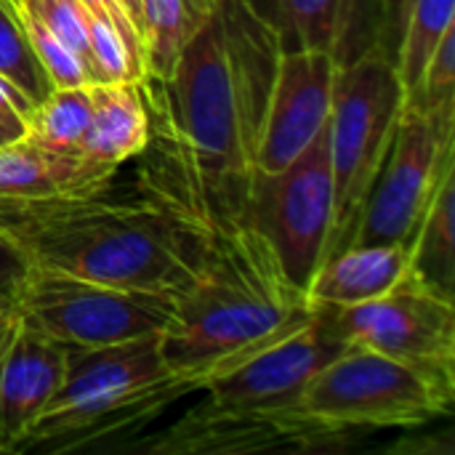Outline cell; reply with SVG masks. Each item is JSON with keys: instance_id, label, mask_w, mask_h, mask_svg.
Returning a JSON list of instances; mask_svg holds the SVG:
<instances>
[{"instance_id": "cell-15", "label": "cell", "mask_w": 455, "mask_h": 455, "mask_svg": "<svg viewBox=\"0 0 455 455\" xmlns=\"http://www.w3.org/2000/svg\"><path fill=\"white\" fill-rule=\"evenodd\" d=\"M69 347L48 336L19 309L0 347V453L19 451L59 389Z\"/></svg>"}, {"instance_id": "cell-21", "label": "cell", "mask_w": 455, "mask_h": 455, "mask_svg": "<svg viewBox=\"0 0 455 455\" xmlns=\"http://www.w3.org/2000/svg\"><path fill=\"white\" fill-rule=\"evenodd\" d=\"M91 123V83L72 88H53L37 107L27 115V136L32 144L61 152L80 155V141Z\"/></svg>"}, {"instance_id": "cell-20", "label": "cell", "mask_w": 455, "mask_h": 455, "mask_svg": "<svg viewBox=\"0 0 455 455\" xmlns=\"http://www.w3.org/2000/svg\"><path fill=\"white\" fill-rule=\"evenodd\" d=\"M213 8L216 0H141L144 77H168L181 51L208 24Z\"/></svg>"}, {"instance_id": "cell-25", "label": "cell", "mask_w": 455, "mask_h": 455, "mask_svg": "<svg viewBox=\"0 0 455 455\" xmlns=\"http://www.w3.org/2000/svg\"><path fill=\"white\" fill-rule=\"evenodd\" d=\"M16 8L32 13L43 27H48L75 56L83 61L88 75V29L91 13L83 8L80 0H21Z\"/></svg>"}, {"instance_id": "cell-7", "label": "cell", "mask_w": 455, "mask_h": 455, "mask_svg": "<svg viewBox=\"0 0 455 455\" xmlns=\"http://www.w3.org/2000/svg\"><path fill=\"white\" fill-rule=\"evenodd\" d=\"M248 221L269 243L288 280L307 293L325 264L333 235V171L328 125L283 171H256Z\"/></svg>"}, {"instance_id": "cell-8", "label": "cell", "mask_w": 455, "mask_h": 455, "mask_svg": "<svg viewBox=\"0 0 455 455\" xmlns=\"http://www.w3.org/2000/svg\"><path fill=\"white\" fill-rule=\"evenodd\" d=\"M179 291L128 288L27 269L21 315L67 347H109L165 333Z\"/></svg>"}, {"instance_id": "cell-22", "label": "cell", "mask_w": 455, "mask_h": 455, "mask_svg": "<svg viewBox=\"0 0 455 455\" xmlns=\"http://www.w3.org/2000/svg\"><path fill=\"white\" fill-rule=\"evenodd\" d=\"M453 27L455 0H413L411 16L395 51V67L405 88V99L416 91L437 45Z\"/></svg>"}, {"instance_id": "cell-4", "label": "cell", "mask_w": 455, "mask_h": 455, "mask_svg": "<svg viewBox=\"0 0 455 455\" xmlns=\"http://www.w3.org/2000/svg\"><path fill=\"white\" fill-rule=\"evenodd\" d=\"M195 392L200 384L168 365L163 333L109 347H69L64 379L19 451L91 448L96 440L141 429Z\"/></svg>"}, {"instance_id": "cell-29", "label": "cell", "mask_w": 455, "mask_h": 455, "mask_svg": "<svg viewBox=\"0 0 455 455\" xmlns=\"http://www.w3.org/2000/svg\"><path fill=\"white\" fill-rule=\"evenodd\" d=\"M379 8H381V43L395 56L405 21L411 16L413 0H379Z\"/></svg>"}, {"instance_id": "cell-19", "label": "cell", "mask_w": 455, "mask_h": 455, "mask_svg": "<svg viewBox=\"0 0 455 455\" xmlns=\"http://www.w3.org/2000/svg\"><path fill=\"white\" fill-rule=\"evenodd\" d=\"M455 163L443 173L411 243L413 275L435 293L453 301L455 285Z\"/></svg>"}, {"instance_id": "cell-10", "label": "cell", "mask_w": 455, "mask_h": 455, "mask_svg": "<svg viewBox=\"0 0 455 455\" xmlns=\"http://www.w3.org/2000/svg\"><path fill=\"white\" fill-rule=\"evenodd\" d=\"M453 163L455 128L403 107L389 155L368 192L349 245H408L443 173Z\"/></svg>"}, {"instance_id": "cell-31", "label": "cell", "mask_w": 455, "mask_h": 455, "mask_svg": "<svg viewBox=\"0 0 455 455\" xmlns=\"http://www.w3.org/2000/svg\"><path fill=\"white\" fill-rule=\"evenodd\" d=\"M0 109H13V112H19V115H29V109H32V101L11 83V80H5L3 75H0Z\"/></svg>"}, {"instance_id": "cell-2", "label": "cell", "mask_w": 455, "mask_h": 455, "mask_svg": "<svg viewBox=\"0 0 455 455\" xmlns=\"http://www.w3.org/2000/svg\"><path fill=\"white\" fill-rule=\"evenodd\" d=\"M115 176L85 192L0 200V237L27 269L181 291L205 245L203 235L139 171L133 181Z\"/></svg>"}, {"instance_id": "cell-33", "label": "cell", "mask_w": 455, "mask_h": 455, "mask_svg": "<svg viewBox=\"0 0 455 455\" xmlns=\"http://www.w3.org/2000/svg\"><path fill=\"white\" fill-rule=\"evenodd\" d=\"M5 3H8V5H13V8H16V5H19V3H21V0H5Z\"/></svg>"}, {"instance_id": "cell-17", "label": "cell", "mask_w": 455, "mask_h": 455, "mask_svg": "<svg viewBox=\"0 0 455 455\" xmlns=\"http://www.w3.org/2000/svg\"><path fill=\"white\" fill-rule=\"evenodd\" d=\"M149 144V109L141 80L91 83V123L80 141V157L123 168Z\"/></svg>"}, {"instance_id": "cell-28", "label": "cell", "mask_w": 455, "mask_h": 455, "mask_svg": "<svg viewBox=\"0 0 455 455\" xmlns=\"http://www.w3.org/2000/svg\"><path fill=\"white\" fill-rule=\"evenodd\" d=\"M24 280H27L24 259L13 251V245H8L0 237V317L21 307Z\"/></svg>"}, {"instance_id": "cell-12", "label": "cell", "mask_w": 455, "mask_h": 455, "mask_svg": "<svg viewBox=\"0 0 455 455\" xmlns=\"http://www.w3.org/2000/svg\"><path fill=\"white\" fill-rule=\"evenodd\" d=\"M349 347L336 331L331 312L315 307L309 320L216 376L203 392L219 405L299 408L312 379Z\"/></svg>"}, {"instance_id": "cell-24", "label": "cell", "mask_w": 455, "mask_h": 455, "mask_svg": "<svg viewBox=\"0 0 455 455\" xmlns=\"http://www.w3.org/2000/svg\"><path fill=\"white\" fill-rule=\"evenodd\" d=\"M405 107L455 128V27L437 45Z\"/></svg>"}, {"instance_id": "cell-6", "label": "cell", "mask_w": 455, "mask_h": 455, "mask_svg": "<svg viewBox=\"0 0 455 455\" xmlns=\"http://www.w3.org/2000/svg\"><path fill=\"white\" fill-rule=\"evenodd\" d=\"M453 397L455 376L352 344L312 379L301 408L341 429L379 432L429 424L451 413Z\"/></svg>"}, {"instance_id": "cell-23", "label": "cell", "mask_w": 455, "mask_h": 455, "mask_svg": "<svg viewBox=\"0 0 455 455\" xmlns=\"http://www.w3.org/2000/svg\"><path fill=\"white\" fill-rule=\"evenodd\" d=\"M0 75L11 80L32 101V107L53 91V83L43 69L16 8L5 0H0Z\"/></svg>"}, {"instance_id": "cell-27", "label": "cell", "mask_w": 455, "mask_h": 455, "mask_svg": "<svg viewBox=\"0 0 455 455\" xmlns=\"http://www.w3.org/2000/svg\"><path fill=\"white\" fill-rule=\"evenodd\" d=\"M80 3H83V8H85L93 19H99L101 24H107V27L125 43V48H128V53H131V59H133V64H136V69H139V77L144 80V75H147V67H144V40H141L139 27H136L133 19L128 16L125 5H123L120 0H80Z\"/></svg>"}, {"instance_id": "cell-1", "label": "cell", "mask_w": 455, "mask_h": 455, "mask_svg": "<svg viewBox=\"0 0 455 455\" xmlns=\"http://www.w3.org/2000/svg\"><path fill=\"white\" fill-rule=\"evenodd\" d=\"M277 56V37L248 0H216L173 72L141 80L149 157L139 173L203 240L248 221Z\"/></svg>"}, {"instance_id": "cell-26", "label": "cell", "mask_w": 455, "mask_h": 455, "mask_svg": "<svg viewBox=\"0 0 455 455\" xmlns=\"http://www.w3.org/2000/svg\"><path fill=\"white\" fill-rule=\"evenodd\" d=\"M19 19H21V27L43 64V69L48 72L53 88H72V85H85L88 83V75H85V67L83 61L75 56V51H69L48 27H43L32 13H27L24 8H16Z\"/></svg>"}, {"instance_id": "cell-30", "label": "cell", "mask_w": 455, "mask_h": 455, "mask_svg": "<svg viewBox=\"0 0 455 455\" xmlns=\"http://www.w3.org/2000/svg\"><path fill=\"white\" fill-rule=\"evenodd\" d=\"M27 136V117L13 109H0V147L16 144Z\"/></svg>"}, {"instance_id": "cell-18", "label": "cell", "mask_w": 455, "mask_h": 455, "mask_svg": "<svg viewBox=\"0 0 455 455\" xmlns=\"http://www.w3.org/2000/svg\"><path fill=\"white\" fill-rule=\"evenodd\" d=\"M120 168L91 163L80 155H61L21 139L0 147V200L51 197L85 192L107 184Z\"/></svg>"}, {"instance_id": "cell-16", "label": "cell", "mask_w": 455, "mask_h": 455, "mask_svg": "<svg viewBox=\"0 0 455 455\" xmlns=\"http://www.w3.org/2000/svg\"><path fill=\"white\" fill-rule=\"evenodd\" d=\"M411 277L413 267L405 243L349 245L317 269L307 299L312 307H357L392 293Z\"/></svg>"}, {"instance_id": "cell-5", "label": "cell", "mask_w": 455, "mask_h": 455, "mask_svg": "<svg viewBox=\"0 0 455 455\" xmlns=\"http://www.w3.org/2000/svg\"><path fill=\"white\" fill-rule=\"evenodd\" d=\"M403 107L405 88L395 56L381 43L339 67L328 117L333 171V235L328 259L352 243L368 192L389 155Z\"/></svg>"}, {"instance_id": "cell-9", "label": "cell", "mask_w": 455, "mask_h": 455, "mask_svg": "<svg viewBox=\"0 0 455 455\" xmlns=\"http://www.w3.org/2000/svg\"><path fill=\"white\" fill-rule=\"evenodd\" d=\"M360 429H341L299 408H240L205 397L173 427L131 451L152 455L336 453L347 451Z\"/></svg>"}, {"instance_id": "cell-11", "label": "cell", "mask_w": 455, "mask_h": 455, "mask_svg": "<svg viewBox=\"0 0 455 455\" xmlns=\"http://www.w3.org/2000/svg\"><path fill=\"white\" fill-rule=\"evenodd\" d=\"M336 331L349 344H363L395 360L455 376L453 301L429 291L416 275L392 293L331 309Z\"/></svg>"}, {"instance_id": "cell-13", "label": "cell", "mask_w": 455, "mask_h": 455, "mask_svg": "<svg viewBox=\"0 0 455 455\" xmlns=\"http://www.w3.org/2000/svg\"><path fill=\"white\" fill-rule=\"evenodd\" d=\"M339 64L323 51H280L256 171L288 168L328 125Z\"/></svg>"}, {"instance_id": "cell-32", "label": "cell", "mask_w": 455, "mask_h": 455, "mask_svg": "<svg viewBox=\"0 0 455 455\" xmlns=\"http://www.w3.org/2000/svg\"><path fill=\"white\" fill-rule=\"evenodd\" d=\"M123 5H125V11H128V16L133 19V24L139 27V32H141V0H120ZM144 40V37H141Z\"/></svg>"}, {"instance_id": "cell-3", "label": "cell", "mask_w": 455, "mask_h": 455, "mask_svg": "<svg viewBox=\"0 0 455 455\" xmlns=\"http://www.w3.org/2000/svg\"><path fill=\"white\" fill-rule=\"evenodd\" d=\"M312 315L315 307L288 280L269 243L243 221L205 237L163 333V352L168 365L192 376L203 392Z\"/></svg>"}, {"instance_id": "cell-14", "label": "cell", "mask_w": 455, "mask_h": 455, "mask_svg": "<svg viewBox=\"0 0 455 455\" xmlns=\"http://www.w3.org/2000/svg\"><path fill=\"white\" fill-rule=\"evenodd\" d=\"M248 5L272 29L280 51H323L344 67L381 43L379 0H248Z\"/></svg>"}]
</instances>
